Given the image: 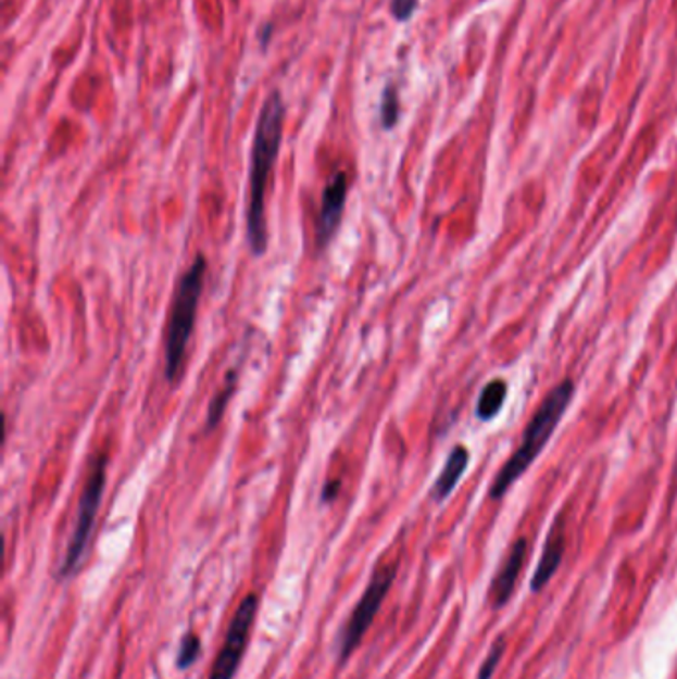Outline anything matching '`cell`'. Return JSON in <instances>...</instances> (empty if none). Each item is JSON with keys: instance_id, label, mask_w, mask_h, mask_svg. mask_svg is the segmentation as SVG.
<instances>
[{"instance_id": "obj_1", "label": "cell", "mask_w": 677, "mask_h": 679, "mask_svg": "<svg viewBox=\"0 0 677 679\" xmlns=\"http://www.w3.org/2000/svg\"><path fill=\"white\" fill-rule=\"evenodd\" d=\"M285 104L280 93L273 92L261 110V117L254 131L253 155H251V193L247 209V235L254 256H263L268 244L264 197L268 187V177L275 167L280 139H283Z\"/></svg>"}, {"instance_id": "obj_2", "label": "cell", "mask_w": 677, "mask_h": 679, "mask_svg": "<svg viewBox=\"0 0 677 679\" xmlns=\"http://www.w3.org/2000/svg\"><path fill=\"white\" fill-rule=\"evenodd\" d=\"M573 380H563L544 398V402L540 403L537 414L532 415V419L528 422L518 450L511 455L505 467L494 477L493 487L489 491L491 499H501L505 495L511 485L515 483L518 477L530 467V463L539 457L540 451L544 450L547 441L551 439L552 431L559 426L568 403L573 402Z\"/></svg>"}, {"instance_id": "obj_3", "label": "cell", "mask_w": 677, "mask_h": 679, "mask_svg": "<svg viewBox=\"0 0 677 679\" xmlns=\"http://www.w3.org/2000/svg\"><path fill=\"white\" fill-rule=\"evenodd\" d=\"M205 271L208 261L203 254H197L193 265L185 271L184 277L179 278V285L173 294L172 320L167 330V345H165V374L167 380L173 381L184 366L185 352L189 338L193 335L196 326L197 306L205 285Z\"/></svg>"}, {"instance_id": "obj_4", "label": "cell", "mask_w": 677, "mask_h": 679, "mask_svg": "<svg viewBox=\"0 0 677 679\" xmlns=\"http://www.w3.org/2000/svg\"><path fill=\"white\" fill-rule=\"evenodd\" d=\"M396 576H398V563L379 565L374 570L364 594L358 600L354 611L350 612L344 628L340 630V636H338L336 650H338V664L340 666L346 664L350 656L356 652L358 645L362 644L364 636H366L367 630L372 628V624L378 616L384 600L388 599V594H390L391 584H393Z\"/></svg>"}, {"instance_id": "obj_5", "label": "cell", "mask_w": 677, "mask_h": 679, "mask_svg": "<svg viewBox=\"0 0 677 679\" xmlns=\"http://www.w3.org/2000/svg\"><path fill=\"white\" fill-rule=\"evenodd\" d=\"M105 467H108V455H100L93 461L92 471L82 491L80 505H78V517L74 525V532L68 542V549L64 554V561L58 568V578H70L76 575L80 568L82 558L88 549V542L92 537L93 523L98 517V508L102 503L105 487Z\"/></svg>"}, {"instance_id": "obj_6", "label": "cell", "mask_w": 677, "mask_h": 679, "mask_svg": "<svg viewBox=\"0 0 677 679\" xmlns=\"http://www.w3.org/2000/svg\"><path fill=\"white\" fill-rule=\"evenodd\" d=\"M259 606H261V600L256 594H247L242 599L230 620L227 633H225V642L218 650L208 679H235L247 652L249 640H251V630L256 623Z\"/></svg>"}, {"instance_id": "obj_7", "label": "cell", "mask_w": 677, "mask_h": 679, "mask_svg": "<svg viewBox=\"0 0 677 679\" xmlns=\"http://www.w3.org/2000/svg\"><path fill=\"white\" fill-rule=\"evenodd\" d=\"M346 196H348L346 173H336L322 193L321 213L316 219V244H318V249H326L328 242L333 241L336 230L340 227V221L344 215Z\"/></svg>"}, {"instance_id": "obj_8", "label": "cell", "mask_w": 677, "mask_h": 679, "mask_svg": "<svg viewBox=\"0 0 677 679\" xmlns=\"http://www.w3.org/2000/svg\"><path fill=\"white\" fill-rule=\"evenodd\" d=\"M527 561V541L525 539H518L511 551L506 554L505 563L499 568V573L493 578V584H491V592H489V599H491V606L494 611L503 608L506 602L513 596L515 587H517L518 576L523 573V566Z\"/></svg>"}, {"instance_id": "obj_9", "label": "cell", "mask_w": 677, "mask_h": 679, "mask_svg": "<svg viewBox=\"0 0 677 679\" xmlns=\"http://www.w3.org/2000/svg\"><path fill=\"white\" fill-rule=\"evenodd\" d=\"M564 544H566V537H564L563 527H561V523H556L552 527L549 541H547L544 551L540 554L535 576L530 580V590L532 592H540L542 588L547 587L551 582L552 576L556 575V570L563 565Z\"/></svg>"}, {"instance_id": "obj_10", "label": "cell", "mask_w": 677, "mask_h": 679, "mask_svg": "<svg viewBox=\"0 0 677 679\" xmlns=\"http://www.w3.org/2000/svg\"><path fill=\"white\" fill-rule=\"evenodd\" d=\"M467 463H469V451L465 450L463 445H457L455 450L449 453L446 467H443L441 475L437 477L434 491H431V496L436 501H443V499H448L453 493L455 485L460 483L461 475L467 469Z\"/></svg>"}, {"instance_id": "obj_11", "label": "cell", "mask_w": 677, "mask_h": 679, "mask_svg": "<svg viewBox=\"0 0 677 679\" xmlns=\"http://www.w3.org/2000/svg\"><path fill=\"white\" fill-rule=\"evenodd\" d=\"M506 398V383L503 380L489 381L485 386L481 395H479V402H477V417L482 422H489L493 419L494 415L501 412L503 402Z\"/></svg>"}, {"instance_id": "obj_12", "label": "cell", "mask_w": 677, "mask_h": 679, "mask_svg": "<svg viewBox=\"0 0 677 679\" xmlns=\"http://www.w3.org/2000/svg\"><path fill=\"white\" fill-rule=\"evenodd\" d=\"M237 378H239V372L230 369L227 378H225V386L221 388V392L213 398V402L209 405L208 431H213L218 426V422L223 419V414L227 410V403H229L233 393L237 390Z\"/></svg>"}, {"instance_id": "obj_13", "label": "cell", "mask_w": 677, "mask_h": 679, "mask_svg": "<svg viewBox=\"0 0 677 679\" xmlns=\"http://www.w3.org/2000/svg\"><path fill=\"white\" fill-rule=\"evenodd\" d=\"M199 656H201V638L193 632L185 633L184 638H181L179 650H177L175 666L185 671V669L196 666Z\"/></svg>"}, {"instance_id": "obj_14", "label": "cell", "mask_w": 677, "mask_h": 679, "mask_svg": "<svg viewBox=\"0 0 677 679\" xmlns=\"http://www.w3.org/2000/svg\"><path fill=\"white\" fill-rule=\"evenodd\" d=\"M398 115H400V100H398V92L393 86H388L384 98H381V124L386 129H391L398 122Z\"/></svg>"}, {"instance_id": "obj_15", "label": "cell", "mask_w": 677, "mask_h": 679, "mask_svg": "<svg viewBox=\"0 0 677 679\" xmlns=\"http://www.w3.org/2000/svg\"><path fill=\"white\" fill-rule=\"evenodd\" d=\"M505 638H499L493 645H491V650H489V654L485 657V662L481 664V669H479V676L477 679H491L494 676V671L499 668V664H501V657L505 654Z\"/></svg>"}, {"instance_id": "obj_16", "label": "cell", "mask_w": 677, "mask_h": 679, "mask_svg": "<svg viewBox=\"0 0 677 679\" xmlns=\"http://www.w3.org/2000/svg\"><path fill=\"white\" fill-rule=\"evenodd\" d=\"M417 2L419 0H391L390 9L391 14L396 21H408L415 9H417Z\"/></svg>"}, {"instance_id": "obj_17", "label": "cell", "mask_w": 677, "mask_h": 679, "mask_svg": "<svg viewBox=\"0 0 677 679\" xmlns=\"http://www.w3.org/2000/svg\"><path fill=\"white\" fill-rule=\"evenodd\" d=\"M338 493H340V481H328L326 487H324V491H322V501L330 503L338 496Z\"/></svg>"}]
</instances>
